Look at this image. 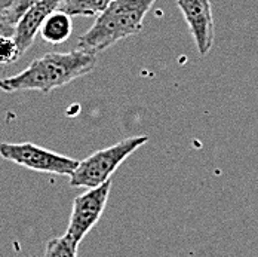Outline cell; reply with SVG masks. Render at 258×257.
<instances>
[{
  "label": "cell",
  "mask_w": 258,
  "mask_h": 257,
  "mask_svg": "<svg viewBox=\"0 0 258 257\" xmlns=\"http://www.w3.org/2000/svg\"><path fill=\"white\" fill-rule=\"evenodd\" d=\"M97 66V54L75 49L72 52H48L34 60L15 76L0 79V91L12 94L39 91L49 94L72 80L91 73Z\"/></svg>",
  "instance_id": "1"
},
{
  "label": "cell",
  "mask_w": 258,
  "mask_h": 257,
  "mask_svg": "<svg viewBox=\"0 0 258 257\" xmlns=\"http://www.w3.org/2000/svg\"><path fill=\"white\" fill-rule=\"evenodd\" d=\"M156 0H113L95 18L94 26L78 40V49L104 51L143 30V23Z\"/></svg>",
  "instance_id": "2"
},
{
  "label": "cell",
  "mask_w": 258,
  "mask_h": 257,
  "mask_svg": "<svg viewBox=\"0 0 258 257\" xmlns=\"http://www.w3.org/2000/svg\"><path fill=\"white\" fill-rule=\"evenodd\" d=\"M147 141V135L128 137L110 147L94 152L83 161H79L78 168L70 176V186L94 189L105 181L111 180L110 177L126 161V158L144 146Z\"/></svg>",
  "instance_id": "3"
},
{
  "label": "cell",
  "mask_w": 258,
  "mask_h": 257,
  "mask_svg": "<svg viewBox=\"0 0 258 257\" xmlns=\"http://www.w3.org/2000/svg\"><path fill=\"white\" fill-rule=\"evenodd\" d=\"M0 156L24 168L56 176H72L79 161L66 155L52 152L34 143H0Z\"/></svg>",
  "instance_id": "4"
},
{
  "label": "cell",
  "mask_w": 258,
  "mask_h": 257,
  "mask_svg": "<svg viewBox=\"0 0 258 257\" xmlns=\"http://www.w3.org/2000/svg\"><path fill=\"white\" fill-rule=\"evenodd\" d=\"M110 189H111V180L105 181L98 187L89 189L75 198L69 228L66 233H69L78 244H80V241L101 219L107 205Z\"/></svg>",
  "instance_id": "5"
},
{
  "label": "cell",
  "mask_w": 258,
  "mask_h": 257,
  "mask_svg": "<svg viewBox=\"0 0 258 257\" xmlns=\"http://www.w3.org/2000/svg\"><path fill=\"white\" fill-rule=\"evenodd\" d=\"M198 52L204 57L214 43V15L211 0H177Z\"/></svg>",
  "instance_id": "6"
},
{
  "label": "cell",
  "mask_w": 258,
  "mask_h": 257,
  "mask_svg": "<svg viewBox=\"0 0 258 257\" xmlns=\"http://www.w3.org/2000/svg\"><path fill=\"white\" fill-rule=\"evenodd\" d=\"M61 3L62 0H42L30 6L21 15V18L15 24V31H14V37L21 51V55H24L33 46L36 34L40 31L42 24L53 11L59 8Z\"/></svg>",
  "instance_id": "7"
},
{
  "label": "cell",
  "mask_w": 258,
  "mask_h": 257,
  "mask_svg": "<svg viewBox=\"0 0 258 257\" xmlns=\"http://www.w3.org/2000/svg\"><path fill=\"white\" fill-rule=\"evenodd\" d=\"M73 31V21L69 14L61 9L53 11L40 27V36L51 45L64 43Z\"/></svg>",
  "instance_id": "8"
},
{
  "label": "cell",
  "mask_w": 258,
  "mask_h": 257,
  "mask_svg": "<svg viewBox=\"0 0 258 257\" xmlns=\"http://www.w3.org/2000/svg\"><path fill=\"white\" fill-rule=\"evenodd\" d=\"M113 0H62L58 9L70 17H98Z\"/></svg>",
  "instance_id": "9"
},
{
  "label": "cell",
  "mask_w": 258,
  "mask_h": 257,
  "mask_svg": "<svg viewBox=\"0 0 258 257\" xmlns=\"http://www.w3.org/2000/svg\"><path fill=\"white\" fill-rule=\"evenodd\" d=\"M78 242L69 233H64L46 242L45 257H78Z\"/></svg>",
  "instance_id": "10"
},
{
  "label": "cell",
  "mask_w": 258,
  "mask_h": 257,
  "mask_svg": "<svg viewBox=\"0 0 258 257\" xmlns=\"http://www.w3.org/2000/svg\"><path fill=\"white\" fill-rule=\"evenodd\" d=\"M21 57V51L14 36H0V64L8 66L17 63Z\"/></svg>",
  "instance_id": "11"
},
{
  "label": "cell",
  "mask_w": 258,
  "mask_h": 257,
  "mask_svg": "<svg viewBox=\"0 0 258 257\" xmlns=\"http://www.w3.org/2000/svg\"><path fill=\"white\" fill-rule=\"evenodd\" d=\"M39 2H42V0H14V3H12V6H11L9 12L6 14L5 23L15 26V24H17V21L21 18V15L26 12L27 9H28L30 6H33V5L39 3Z\"/></svg>",
  "instance_id": "12"
},
{
  "label": "cell",
  "mask_w": 258,
  "mask_h": 257,
  "mask_svg": "<svg viewBox=\"0 0 258 257\" xmlns=\"http://www.w3.org/2000/svg\"><path fill=\"white\" fill-rule=\"evenodd\" d=\"M14 0H0V21H5L6 14L9 12Z\"/></svg>",
  "instance_id": "13"
},
{
  "label": "cell",
  "mask_w": 258,
  "mask_h": 257,
  "mask_svg": "<svg viewBox=\"0 0 258 257\" xmlns=\"http://www.w3.org/2000/svg\"><path fill=\"white\" fill-rule=\"evenodd\" d=\"M14 31H15V26L0 21V36H14Z\"/></svg>",
  "instance_id": "14"
}]
</instances>
